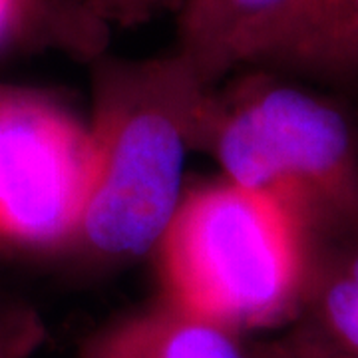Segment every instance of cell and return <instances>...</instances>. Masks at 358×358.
I'll return each mask as SVG.
<instances>
[{
	"mask_svg": "<svg viewBox=\"0 0 358 358\" xmlns=\"http://www.w3.org/2000/svg\"><path fill=\"white\" fill-rule=\"evenodd\" d=\"M92 179L88 120L50 90L0 84V253H72Z\"/></svg>",
	"mask_w": 358,
	"mask_h": 358,
	"instance_id": "277c9868",
	"label": "cell"
},
{
	"mask_svg": "<svg viewBox=\"0 0 358 358\" xmlns=\"http://www.w3.org/2000/svg\"><path fill=\"white\" fill-rule=\"evenodd\" d=\"M195 152L282 209L310 247L315 271L358 247V128L331 98L249 68L211 90Z\"/></svg>",
	"mask_w": 358,
	"mask_h": 358,
	"instance_id": "6da1fadb",
	"label": "cell"
},
{
	"mask_svg": "<svg viewBox=\"0 0 358 358\" xmlns=\"http://www.w3.org/2000/svg\"><path fill=\"white\" fill-rule=\"evenodd\" d=\"M154 255L157 299L245 338L293 324L317 267L282 209L223 176L183 189Z\"/></svg>",
	"mask_w": 358,
	"mask_h": 358,
	"instance_id": "3957f363",
	"label": "cell"
},
{
	"mask_svg": "<svg viewBox=\"0 0 358 358\" xmlns=\"http://www.w3.org/2000/svg\"><path fill=\"white\" fill-rule=\"evenodd\" d=\"M106 26H140L157 14L176 13L181 0H74Z\"/></svg>",
	"mask_w": 358,
	"mask_h": 358,
	"instance_id": "7c38bea8",
	"label": "cell"
},
{
	"mask_svg": "<svg viewBox=\"0 0 358 358\" xmlns=\"http://www.w3.org/2000/svg\"><path fill=\"white\" fill-rule=\"evenodd\" d=\"M44 341V324L30 307H0V358H28Z\"/></svg>",
	"mask_w": 358,
	"mask_h": 358,
	"instance_id": "8fae6325",
	"label": "cell"
},
{
	"mask_svg": "<svg viewBox=\"0 0 358 358\" xmlns=\"http://www.w3.org/2000/svg\"><path fill=\"white\" fill-rule=\"evenodd\" d=\"M291 0H181L176 52L215 88L251 62Z\"/></svg>",
	"mask_w": 358,
	"mask_h": 358,
	"instance_id": "5b68a950",
	"label": "cell"
},
{
	"mask_svg": "<svg viewBox=\"0 0 358 358\" xmlns=\"http://www.w3.org/2000/svg\"><path fill=\"white\" fill-rule=\"evenodd\" d=\"M108 26L74 0H0V56L58 46L92 62L103 54Z\"/></svg>",
	"mask_w": 358,
	"mask_h": 358,
	"instance_id": "ba28073f",
	"label": "cell"
},
{
	"mask_svg": "<svg viewBox=\"0 0 358 358\" xmlns=\"http://www.w3.org/2000/svg\"><path fill=\"white\" fill-rule=\"evenodd\" d=\"M249 358H357L331 345L301 320L249 343Z\"/></svg>",
	"mask_w": 358,
	"mask_h": 358,
	"instance_id": "30bf717a",
	"label": "cell"
},
{
	"mask_svg": "<svg viewBox=\"0 0 358 358\" xmlns=\"http://www.w3.org/2000/svg\"><path fill=\"white\" fill-rule=\"evenodd\" d=\"M251 68L331 88L357 86L358 0H331L296 36Z\"/></svg>",
	"mask_w": 358,
	"mask_h": 358,
	"instance_id": "52a82bcc",
	"label": "cell"
},
{
	"mask_svg": "<svg viewBox=\"0 0 358 358\" xmlns=\"http://www.w3.org/2000/svg\"><path fill=\"white\" fill-rule=\"evenodd\" d=\"M94 179L72 253L124 263L154 253L183 195L211 94L178 52L92 62Z\"/></svg>",
	"mask_w": 358,
	"mask_h": 358,
	"instance_id": "7a4b0ae2",
	"label": "cell"
},
{
	"mask_svg": "<svg viewBox=\"0 0 358 358\" xmlns=\"http://www.w3.org/2000/svg\"><path fill=\"white\" fill-rule=\"evenodd\" d=\"M296 320L358 358V247L315 271Z\"/></svg>",
	"mask_w": 358,
	"mask_h": 358,
	"instance_id": "9c48e42d",
	"label": "cell"
},
{
	"mask_svg": "<svg viewBox=\"0 0 358 358\" xmlns=\"http://www.w3.org/2000/svg\"><path fill=\"white\" fill-rule=\"evenodd\" d=\"M78 358H249V341L155 299L86 334Z\"/></svg>",
	"mask_w": 358,
	"mask_h": 358,
	"instance_id": "8992f818",
	"label": "cell"
},
{
	"mask_svg": "<svg viewBox=\"0 0 358 358\" xmlns=\"http://www.w3.org/2000/svg\"><path fill=\"white\" fill-rule=\"evenodd\" d=\"M329 2L331 0H291V4L287 6V10L281 16V20L268 32V36L263 40V44L257 48L251 62L245 68H251V66H257L259 62H263L271 52L277 50L285 42H289L293 36H296L313 18L319 16L320 10Z\"/></svg>",
	"mask_w": 358,
	"mask_h": 358,
	"instance_id": "4fadbf2b",
	"label": "cell"
}]
</instances>
